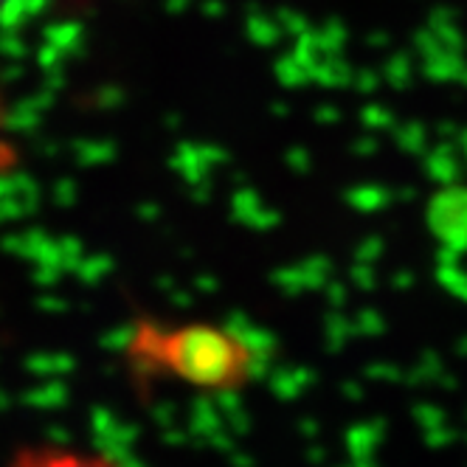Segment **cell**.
<instances>
[{
    "instance_id": "1",
    "label": "cell",
    "mask_w": 467,
    "mask_h": 467,
    "mask_svg": "<svg viewBox=\"0 0 467 467\" xmlns=\"http://www.w3.org/2000/svg\"><path fill=\"white\" fill-rule=\"evenodd\" d=\"M144 352L194 389L234 391L256 372V352L237 332L214 324H186L175 329H144Z\"/></svg>"
},
{
    "instance_id": "2",
    "label": "cell",
    "mask_w": 467,
    "mask_h": 467,
    "mask_svg": "<svg viewBox=\"0 0 467 467\" xmlns=\"http://www.w3.org/2000/svg\"><path fill=\"white\" fill-rule=\"evenodd\" d=\"M6 467H116L105 453L68 445H28L17 451Z\"/></svg>"
},
{
    "instance_id": "3",
    "label": "cell",
    "mask_w": 467,
    "mask_h": 467,
    "mask_svg": "<svg viewBox=\"0 0 467 467\" xmlns=\"http://www.w3.org/2000/svg\"><path fill=\"white\" fill-rule=\"evenodd\" d=\"M17 144L9 132V113H6V99L0 93V175H9L17 166Z\"/></svg>"
}]
</instances>
